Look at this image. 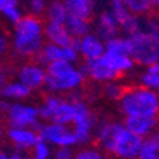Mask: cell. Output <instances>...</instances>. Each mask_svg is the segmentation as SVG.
Instances as JSON below:
<instances>
[{
    "instance_id": "7c38bea8",
    "label": "cell",
    "mask_w": 159,
    "mask_h": 159,
    "mask_svg": "<svg viewBox=\"0 0 159 159\" xmlns=\"http://www.w3.org/2000/svg\"><path fill=\"white\" fill-rule=\"evenodd\" d=\"M6 136L17 151L32 149L39 141V133L32 128H7Z\"/></svg>"
},
{
    "instance_id": "277c9868",
    "label": "cell",
    "mask_w": 159,
    "mask_h": 159,
    "mask_svg": "<svg viewBox=\"0 0 159 159\" xmlns=\"http://www.w3.org/2000/svg\"><path fill=\"white\" fill-rule=\"evenodd\" d=\"M86 76L80 67L67 60H56L46 66V80L43 88L50 93L73 92L79 89Z\"/></svg>"
},
{
    "instance_id": "d6a6232c",
    "label": "cell",
    "mask_w": 159,
    "mask_h": 159,
    "mask_svg": "<svg viewBox=\"0 0 159 159\" xmlns=\"http://www.w3.org/2000/svg\"><path fill=\"white\" fill-rule=\"evenodd\" d=\"M75 153L69 146H59L55 151V159H73Z\"/></svg>"
},
{
    "instance_id": "603a6c76",
    "label": "cell",
    "mask_w": 159,
    "mask_h": 159,
    "mask_svg": "<svg viewBox=\"0 0 159 159\" xmlns=\"http://www.w3.org/2000/svg\"><path fill=\"white\" fill-rule=\"evenodd\" d=\"M65 25L73 37H82L89 32H92V23H90V20H86V19L73 17V16L67 15Z\"/></svg>"
},
{
    "instance_id": "d590c367",
    "label": "cell",
    "mask_w": 159,
    "mask_h": 159,
    "mask_svg": "<svg viewBox=\"0 0 159 159\" xmlns=\"http://www.w3.org/2000/svg\"><path fill=\"white\" fill-rule=\"evenodd\" d=\"M10 100H7V99H3V98H2V99H0V112H2V113H6V112H7V109H9V106H10Z\"/></svg>"
},
{
    "instance_id": "f546056e",
    "label": "cell",
    "mask_w": 159,
    "mask_h": 159,
    "mask_svg": "<svg viewBox=\"0 0 159 159\" xmlns=\"http://www.w3.org/2000/svg\"><path fill=\"white\" fill-rule=\"evenodd\" d=\"M139 82H141V85L145 86V88L159 92V75L158 73H152V72L146 70L143 75H141Z\"/></svg>"
},
{
    "instance_id": "5b68a950",
    "label": "cell",
    "mask_w": 159,
    "mask_h": 159,
    "mask_svg": "<svg viewBox=\"0 0 159 159\" xmlns=\"http://www.w3.org/2000/svg\"><path fill=\"white\" fill-rule=\"evenodd\" d=\"M128 53L133 62L148 67L159 60V39L146 30H139L136 33L126 36Z\"/></svg>"
},
{
    "instance_id": "1f68e13d",
    "label": "cell",
    "mask_w": 159,
    "mask_h": 159,
    "mask_svg": "<svg viewBox=\"0 0 159 159\" xmlns=\"http://www.w3.org/2000/svg\"><path fill=\"white\" fill-rule=\"evenodd\" d=\"M2 16H3V17L6 19L10 25H13V26H15L16 23H17L19 20L23 17V13H22V10H20V7H11V9L4 10L3 13H2Z\"/></svg>"
},
{
    "instance_id": "836d02e7",
    "label": "cell",
    "mask_w": 159,
    "mask_h": 159,
    "mask_svg": "<svg viewBox=\"0 0 159 159\" xmlns=\"http://www.w3.org/2000/svg\"><path fill=\"white\" fill-rule=\"evenodd\" d=\"M19 4H20V0H0V15L7 9L19 7Z\"/></svg>"
},
{
    "instance_id": "2e32d148",
    "label": "cell",
    "mask_w": 159,
    "mask_h": 159,
    "mask_svg": "<svg viewBox=\"0 0 159 159\" xmlns=\"http://www.w3.org/2000/svg\"><path fill=\"white\" fill-rule=\"evenodd\" d=\"M44 39L50 43L65 48V46H70L73 36L67 30L65 23L46 22V25H44Z\"/></svg>"
},
{
    "instance_id": "e0dca14e",
    "label": "cell",
    "mask_w": 159,
    "mask_h": 159,
    "mask_svg": "<svg viewBox=\"0 0 159 159\" xmlns=\"http://www.w3.org/2000/svg\"><path fill=\"white\" fill-rule=\"evenodd\" d=\"M103 65L107 67H111L112 70H115L119 75H125L133 69V66L136 63L133 62V59L129 56V53H109L105 52L103 55L99 57Z\"/></svg>"
},
{
    "instance_id": "d6986e66",
    "label": "cell",
    "mask_w": 159,
    "mask_h": 159,
    "mask_svg": "<svg viewBox=\"0 0 159 159\" xmlns=\"http://www.w3.org/2000/svg\"><path fill=\"white\" fill-rule=\"evenodd\" d=\"M63 3L69 16L90 20L95 15L96 0H63Z\"/></svg>"
},
{
    "instance_id": "83f0119b",
    "label": "cell",
    "mask_w": 159,
    "mask_h": 159,
    "mask_svg": "<svg viewBox=\"0 0 159 159\" xmlns=\"http://www.w3.org/2000/svg\"><path fill=\"white\" fill-rule=\"evenodd\" d=\"M50 153H52L50 145H49L48 142L39 139V141L36 142V145L32 148L30 156H32V159H49L50 158Z\"/></svg>"
},
{
    "instance_id": "b9f144b4",
    "label": "cell",
    "mask_w": 159,
    "mask_h": 159,
    "mask_svg": "<svg viewBox=\"0 0 159 159\" xmlns=\"http://www.w3.org/2000/svg\"><path fill=\"white\" fill-rule=\"evenodd\" d=\"M0 143H2V142H0Z\"/></svg>"
},
{
    "instance_id": "8992f818",
    "label": "cell",
    "mask_w": 159,
    "mask_h": 159,
    "mask_svg": "<svg viewBox=\"0 0 159 159\" xmlns=\"http://www.w3.org/2000/svg\"><path fill=\"white\" fill-rule=\"evenodd\" d=\"M4 116L9 128H32L37 130L42 123L37 106L22 102H11Z\"/></svg>"
},
{
    "instance_id": "f1b7e54d",
    "label": "cell",
    "mask_w": 159,
    "mask_h": 159,
    "mask_svg": "<svg viewBox=\"0 0 159 159\" xmlns=\"http://www.w3.org/2000/svg\"><path fill=\"white\" fill-rule=\"evenodd\" d=\"M73 159H107L105 152L99 151L98 148H85L76 152Z\"/></svg>"
},
{
    "instance_id": "ba28073f",
    "label": "cell",
    "mask_w": 159,
    "mask_h": 159,
    "mask_svg": "<svg viewBox=\"0 0 159 159\" xmlns=\"http://www.w3.org/2000/svg\"><path fill=\"white\" fill-rule=\"evenodd\" d=\"M39 139L48 142L50 146H75L78 145V139L75 135L73 129H69V125L55 122H44L40 123L37 128Z\"/></svg>"
},
{
    "instance_id": "74e56055",
    "label": "cell",
    "mask_w": 159,
    "mask_h": 159,
    "mask_svg": "<svg viewBox=\"0 0 159 159\" xmlns=\"http://www.w3.org/2000/svg\"><path fill=\"white\" fill-rule=\"evenodd\" d=\"M10 156V159H23V155L20 153V151H16V152H13L11 155H9Z\"/></svg>"
},
{
    "instance_id": "ab89813d",
    "label": "cell",
    "mask_w": 159,
    "mask_h": 159,
    "mask_svg": "<svg viewBox=\"0 0 159 159\" xmlns=\"http://www.w3.org/2000/svg\"><path fill=\"white\" fill-rule=\"evenodd\" d=\"M0 159H10V156L6 153V152H3V151H0Z\"/></svg>"
},
{
    "instance_id": "7a4b0ae2",
    "label": "cell",
    "mask_w": 159,
    "mask_h": 159,
    "mask_svg": "<svg viewBox=\"0 0 159 159\" xmlns=\"http://www.w3.org/2000/svg\"><path fill=\"white\" fill-rule=\"evenodd\" d=\"M44 43V23L40 16L23 15L13 26L11 46L13 52L20 57H36Z\"/></svg>"
},
{
    "instance_id": "8fae6325",
    "label": "cell",
    "mask_w": 159,
    "mask_h": 159,
    "mask_svg": "<svg viewBox=\"0 0 159 159\" xmlns=\"http://www.w3.org/2000/svg\"><path fill=\"white\" fill-rule=\"evenodd\" d=\"M79 67H80V70L83 72V75H85L86 78L92 79L95 82H99V83L118 80L119 76H120L115 70H112L111 67H107L106 65H103L100 59L85 60Z\"/></svg>"
},
{
    "instance_id": "cb8c5ba5",
    "label": "cell",
    "mask_w": 159,
    "mask_h": 159,
    "mask_svg": "<svg viewBox=\"0 0 159 159\" xmlns=\"http://www.w3.org/2000/svg\"><path fill=\"white\" fill-rule=\"evenodd\" d=\"M122 2L133 15L146 16L152 11H155L152 6V0H122Z\"/></svg>"
},
{
    "instance_id": "44dd1931",
    "label": "cell",
    "mask_w": 159,
    "mask_h": 159,
    "mask_svg": "<svg viewBox=\"0 0 159 159\" xmlns=\"http://www.w3.org/2000/svg\"><path fill=\"white\" fill-rule=\"evenodd\" d=\"M136 159H159V126L149 136L143 138Z\"/></svg>"
},
{
    "instance_id": "4dcf8cb0",
    "label": "cell",
    "mask_w": 159,
    "mask_h": 159,
    "mask_svg": "<svg viewBox=\"0 0 159 159\" xmlns=\"http://www.w3.org/2000/svg\"><path fill=\"white\" fill-rule=\"evenodd\" d=\"M49 0H27V6L32 15L42 16L44 15V10L48 7Z\"/></svg>"
},
{
    "instance_id": "7402d4cb",
    "label": "cell",
    "mask_w": 159,
    "mask_h": 159,
    "mask_svg": "<svg viewBox=\"0 0 159 159\" xmlns=\"http://www.w3.org/2000/svg\"><path fill=\"white\" fill-rule=\"evenodd\" d=\"M44 15H46V22L65 23L67 17V10L63 0H50L44 10Z\"/></svg>"
},
{
    "instance_id": "3957f363",
    "label": "cell",
    "mask_w": 159,
    "mask_h": 159,
    "mask_svg": "<svg viewBox=\"0 0 159 159\" xmlns=\"http://www.w3.org/2000/svg\"><path fill=\"white\" fill-rule=\"evenodd\" d=\"M119 111L128 116H159V93L145 86L126 88L119 98Z\"/></svg>"
},
{
    "instance_id": "8d00e7d4",
    "label": "cell",
    "mask_w": 159,
    "mask_h": 159,
    "mask_svg": "<svg viewBox=\"0 0 159 159\" xmlns=\"http://www.w3.org/2000/svg\"><path fill=\"white\" fill-rule=\"evenodd\" d=\"M146 70H148V72H152V73H158V75H159V60H156L155 63H152L151 66L146 67Z\"/></svg>"
},
{
    "instance_id": "e575fe53",
    "label": "cell",
    "mask_w": 159,
    "mask_h": 159,
    "mask_svg": "<svg viewBox=\"0 0 159 159\" xmlns=\"http://www.w3.org/2000/svg\"><path fill=\"white\" fill-rule=\"evenodd\" d=\"M9 46H10V42H9L7 36L3 32H0V55H4V53L7 52Z\"/></svg>"
},
{
    "instance_id": "5bb4252c",
    "label": "cell",
    "mask_w": 159,
    "mask_h": 159,
    "mask_svg": "<svg viewBox=\"0 0 159 159\" xmlns=\"http://www.w3.org/2000/svg\"><path fill=\"white\" fill-rule=\"evenodd\" d=\"M95 33L103 42L120 34L119 23L115 16L112 15L111 10H105L99 13V16L96 17V22H95Z\"/></svg>"
},
{
    "instance_id": "ac0fdd59",
    "label": "cell",
    "mask_w": 159,
    "mask_h": 159,
    "mask_svg": "<svg viewBox=\"0 0 159 159\" xmlns=\"http://www.w3.org/2000/svg\"><path fill=\"white\" fill-rule=\"evenodd\" d=\"M32 92H33V90L20 80L6 82V83L0 88V96L3 98V99L16 100V102L29 99V98L32 96Z\"/></svg>"
},
{
    "instance_id": "d4e9b609",
    "label": "cell",
    "mask_w": 159,
    "mask_h": 159,
    "mask_svg": "<svg viewBox=\"0 0 159 159\" xmlns=\"http://www.w3.org/2000/svg\"><path fill=\"white\" fill-rule=\"evenodd\" d=\"M105 52L109 53H128V42L126 36H118L112 37L105 42Z\"/></svg>"
},
{
    "instance_id": "60d3db41",
    "label": "cell",
    "mask_w": 159,
    "mask_h": 159,
    "mask_svg": "<svg viewBox=\"0 0 159 159\" xmlns=\"http://www.w3.org/2000/svg\"><path fill=\"white\" fill-rule=\"evenodd\" d=\"M3 126H2V125H0V142H2V138H3Z\"/></svg>"
},
{
    "instance_id": "ffe728a7",
    "label": "cell",
    "mask_w": 159,
    "mask_h": 159,
    "mask_svg": "<svg viewBox=\"0 0 159 159\" xmlns=\"http://www.w3.org/2000/svg\"><path fill=\"white\" fill-rule=\"evenodd\" d=\"M36 62L42 66H48L52 62L56 60H65V53H63V48L62 46H57L55 43H50V42H44L43 46H42L40 52L36 55Z\"/></svg>"
},
{
    "instance_id": "52a82bcc",
    "label": "cell",
    "mask_w": 159,
    "mask_h": 159,
    "mask_svg": "<svg viewBox=\"0 0 159 159\" xmlns=\"http://www.w3.org/2000/svg\"><path fill=\"white\" fill-rule=\"evenodd\" d=\"M72 125H73V132L78 139V145L89 143L95 133L98 119L80 98L76 99V115L73 118Z\"/></svg>"
},
{
    "instance_id": "6da1fadb",
    "label": "cell",
    "mask_w": 159,
    "mask_h": 159,
    "mask_svg": "<svg viewBox=\"0 0 159 159\" xmlns=\"http://www.w3.org/2000/svg\"><path fill=\"white\" fill-rule=\"evenodd\" d=\"M95 138L102 151L118 159H136L143 142V138L130 132L123 122L113 120L98 122Z\"/></svg>"
},
{
    "instance_id": "4316f807",
    "label": "cell",
    "mask_w": 159,
    "mask_h": 159,
    "mask_svg": "<svg viewBox=\"0 0 159 159\" xmlns=\"http://www.w3.org/2000/svg\"><path fill=\"white\" fill-rule=\"evenodd\" d=\"M125 86L122 83H119L116 80H111V82H106L105 83V88H103V93L105 96L109 98L112 100H119V98L123 95L125 92Z\"/></svg>"
},
{
    "instance_id": "f35d334b",
    "label": "cell",
    "mask_w": 159,
    "mask_h": 159,
    "mask_svg": "<svg viewBox=\"0 0 159 159\" xmlns=\"http://www.w3.org/2000/svg\"><path fill=\"white\" fill-rule=\"evenodd\" d=\"M4 83H6V75H4L3 72L0 70V88H2Z\"/></svg>"
},
{
    "instance_id": "30bf717a",
    "label": "cell",
    "mask_w": 159,
    "mask_h": 159,
    "mask_svg": "<svg viewBox=\"0 0 159 159\" xmlns=\"http://www.w3.org/2000/svg\"><path fill=\"white\" fill-rule=\"evenodd\" d=\"M17 80L23 82L32 90H39L44 86L46 80V67L37 62L25 63L17 69Z\"/></svg>"
},
{
    "instance_id": "4fadbf2b",
    "label": "cell",
    "mask_w": 159,
    "mask_h": 159,
    "mask_svg": "<svg viewBox=\"0 0 159 159\" xmlns=\"http://www.w3.org/2000/svg\"><path fill=\"white\" fill-rule=\"evenodd\" d=\"M123 125L138 136L146 138L159 126V116H128Z\"/></svg>"
},
{
    "instance_id": "9c48e42d",
    "label": "cell",
    "mask_w": 159,
    "mask_h": 159,
    "mask_svg": "<svg viewBox=\"0 0 159 159\" xmlns=\"http://www.w3.org/2000/svg\"><path fill=\"white\" fill-rule=\"evenodd\" d=\"M109 10L116 17L123 36H129L142 30V16L133 15L122 0H109Z\"/></svg>"
},
{
    "instance_id": "484cf974",
    "label": "cell",
    "mask_w": 159,
    "mask_h": 159,
    "mask_svg": "<svg viewBox=\"0 0 159 159\" xmlns=\"http://www.w3.org/2000/svg\"><path fill=\"white\" fill-rule=\"evenodd\" d=\"M142 29L152 33L159 39V13L152 11L146 16H142Z\"/></svg>"
},
{
    "instance_id": "9a60e30c",
    "label": "cell",
    "mask_w": 159,
    "mask_h": 159,
    "mask_svg": "<svg viewBox=\"0 0 159 159\" xmlns=\"http://www.w3.org/2000/svg\"><path fill=\"white\" fill-rule=\"evenodd\" d=\"M79 53L85 60L99 59L105 53V42L95 32H89L80 37Z\"/></svg>"
}]
</instances>
